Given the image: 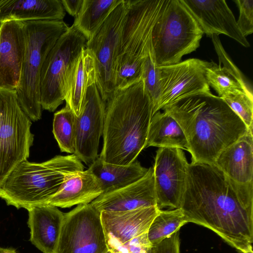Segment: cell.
I'll use <instances>...</instances> for the list:
<instances>
[{
  "label": "cell",
  "mask_w": 253,
  "mask_h": 253,
  "mask_svg": "<svg viewBox=\"0 0 253 253\" xmlns=\"http://www.w3.org/2000/svg\"><path fill=\"white\" fill-rule=\"evenodd\" d=\"M180 208L241 253L253 248V183H238L214 165L189 164Z\"/></svg>",
  "instance_id": "6da1fadb"
},
{
  "label": "cell",
  "mask_w": 253,
  "mask_h": 253,
  "mask_svg": "<svg viewBox=\"0 0 253 253\" xmlns=\"http://www.w3.org/2000/svg\"><path fill=\"white\" fill-rule=\"evenodd\" d=\"M163 110L182 129L193 163L214 165L219 154L249 130L224 100L214 95L188 97Z\"/></svg>",
  "instance_id": "7a4b0ae2"
},
{
  "label": "cell",
  "mask_w": 253,
  "mask_h": 253,
  "mask_svg": "<svg viewBox=\"0 0 253 253\" xmlns=\"http://www.w3.org/2000/svg\"><path fill=\"white\" fill-rule=\"evenodd\" d=\"M152 102L141 80L116 89L106 102L103 147L99 158L127 166L145 148Z\"/></svg>",
  "instance_id": "3957f363"
},
{
  "label": "cell",
  "mask_w": 253,
  "mask_h": 253,
  "mask_svg": "<svg viewBox=\"0 0 253 253\" xmlns=\"http://www.w3.org/2000/svg\"><path fill=\"white\" fill-rule=\"evenodd\" d=\"M84 169L74 154L42 163L23 161L0 185V198L17 209L46 205L70 174Z\"/></svg>",
  "instance_id": "277c9868"
},
{
  "label": "cell",
  "mask_w": 253,
  "mask_h": 253,
  "mask_svg": "<svg viewBox=\"0 0 253 253\" xmlns=\"http://www.w3.org/2000/svg\"><path fill=\"white\" fill-rule=\"evenodd\" d=\"M166 0H127L120 40L116 89L141 80L151 33Z\"/></svg>",
  "instance_id": "5b68a950"
},
{
  "label": "cell",
  "mask_w": 253,
  "mask_h": 253,
  "mask_svg": "<svg viewBox=\"0 0 253 253\" xmlns=\"http://www.w3.org/2000/svg\"><path fill=\"white\" fill-rule=\"evenodd\" d=\"M23 23L26 33V50L20 82L15 90L21 108L35 122L42 117L40 79L42 65L50 50L69 27L63 20Z\"/></svg>",
  "instance_id": "8992f818"
},
{
  "label": "cell",
  "mask_w": 253,
  "mask_h": 253,
  "mask_svg": "<svg viewBox=\"0 0 253 253\" xmlns=\"http://www.w3.org/2000/svg\"><path fill=\"white\" fill-rule=\"evenodd\" d=\"M204 35L181 0H166L152 29L151 42L157 66L178 63L199 47Z\"/></svg>",
  "instance_id": "52a82bcc"
},
{
  "label": "cell",
  "mask_w": 253,
  "mask_h": 253,
  "mask_svg": "<svg viewBox=\"0 0 253 253\" xmlns=\"http://www.w3.org/2000/svg\"><path fill=\"white\" fill-rule=\"evenodd\" d=\"M87 41L72 25L60 37L48 53L40 74L42 109L53 112L65 100L68 77L82 50L86 47Z\"/></svg>",
  "instance_id": "ba28073f"
},
{
  "label": "cell",
  "mask_w": 253,
  "mask_h": 253,
  "mask_svg": "<svg viewBox=\"0 0 253 253\" xmlns=\"http://www.w3.org/2000/svg\"><path fill=\"white\" fill-rule=\"evenodd\" d=\"M31 125L16 90L0 88V185L17 165L29 158L34 141Z\"/></svg>",
  "instance_id": "9c48e42d"
},
{
  "label": "cell",
  "mask_w": 253,
  "mask_h": 253,
  "mask_svg": "<svg viewBox=\"0 0 253 253\" xmlns=\"http://www.w3.org/2000/svg\"><path fill=\"white\" fill-rule=\"evenodd\" d=\"M126 11L127 0H122L86 44L94 56L96 84L105 102L116 90L119 43Z\"/></svg>",
  "instance_id": "30bf717a"
},
{
  "label": "cell",
  "mask_w": 253,
  "mask_h": 253,
  "mask_svg": "<svg viewBox=\"0 0 253 253\" xmlns=\"http://www.w3.org/2000/svg\"><path fill=\"white\" fill-rule=\"evenodd\" d=\"M101 212L90 203L64 213L55 253H108Z\"/></svg>",
  "instance_id": "8fae6325"
},
{
  "label": "cell",
  "mask_w": 253,
  "mask_h": 253,
  "mask_svg": "<svg viewBox=\"0 0 253 253\" xmlns=\"http://www.w3.org/2000/svg\"><path fill=\"white\" fill-rule=\"evenodd\" d=\"M211 63L189 58L176 64L158 66L161 92L156 112L188 97L213 96L206 78V69Z\"/></svg>",
  "instance_id": "7c38bea8"
},
{
  "label": "cell",
  "mask_w": 253,
  "mask_h": 253,
  "mask_svg": "<svg viewBox=\"0 0 253 253\" xmlns=\"http://www.w3.org/2000/svg\"><path fill=\"white\" fill-rule=\"evenodd\" d=\"M189 163L182 149L161 147L153 167L157 206L160 210L180 207L185 190Z\"/></svg>",
  "instance_id": "4fadbf2b"
},
{
  "label": "cell",
  "mask_w": 253,
  "mask_h": 253,
  "mask_svg": "<svg viewBox=\"0 0 253 253\" xmlns=\"http://www.w3.org/2000/svg\"><path fill=\"white\" fill-rule=\"evenodd\" d=\"M106 102L96 83L87 90L80 113L75 117V153L86 164L98 157L99 140L103 134Z\"/></svg>",
  "instance_id": "5bb4252c"
},
{
  "label": "cell",
  "mask_w": 253,
  "mask_h": 253,
  "mask_svg": "<svg viewBox=\"0 0 253 253\" xmlns=\"http://www.w3.org/2000/svg\"><path fill=\"white\" fill-rule=\"evenodd\" d=\"M160 209L156 206L123 211L101 212L108 251L147 232Z\"/></svg>",
  "instance_id": "9a60e30c"
},
{
  "label": "cell",
  "mask_w": 253,
  "mask_h": 253,
  "mask_svg": "<svg viewBox=\"0 0 253 253\" xmlns=\"http://www.w3.org/2000/svg\"><path fill=\"white\" fill-rule=\"evenodd\" d=\"M26 38L22 21L0 24V88L15 90L21 77Z\"/></svg>",
  "instance_id": "2e32d148"
},
{
  "label": "cell",
  "mask_w": 253,
  "mask_h": 253,
  "mask_svg": "<svg viewBox=\"0 0 253 253\" xmlns=\"http://www.w3.org/2000/svg\"><path fill=\"white\" fill-rule=\"evenodd\" d=\"M208 37L225 35L245 47L249 42L239 29L237 21L224 0H181Z\"/></svg>",
  "instance_id": "e0dca14e"
},
{
  "label": "cell",
  "mask_w": 253,
  "mask_h": 253,
  "mask_svg": "<svg viewBox=\"0 0 253 253\" xmlns=\"http://www.w3.org/2000/svg\"><path fill=\"white\" fill-rule=\"evenodd\" d=\"M90 204L100 212L128 211L157 206L153 167L148 168L146 174L137 181L102 194Z\"/></svg>",
  "instance_id": "ac0fdd59"
},
{
  "label": "cell",
  "mask_w": 253,
  "mask_h": 253,
  "mask_svg": "<svg viewBox=\"0 0 253 253\" xmlns=\"http://www.w3.org/2000/svg\"><path fill=\"white\" fill-rule=\"evenodd\" d=\"M211 38L219 64L211 61L206 69V78L210 87L213 88L220 98L239 91L253 96L252 86L225 51L218 36L213 35Z\"/></svg>",
  "instance_id": "d6986e66"
},
{
  "label": "cell",
  "mask_w": 253,
  "mask_h": 253,
  "mask_svg": "<svg viewBox=\"0 0 253 253\" xmlns=\"http://www.w3.org/2000/svg\"><path fill=\"white\" fill-rule=\"evenodd\" d=\"M27 211L30 241L43 253H55L64 213L49 205L35 206Z\"/></svg>",
  "instance_id": "ffe728a7"
},
{
  "label": "cell",
  "mask_w": 253,
  "mask_h": 253,
  "mask_svg": "<svg viewBox=\"0 0 253 253\" xmlns=\"http://www.w3.org/2000/svg\"><path fill=\"white\" fill-rule=\"evenodd\" d=\"M253 131L249 130L219 154L214 165L238 183L245 184L253 181Z\"/></svg>",
  "instance_id": "44dd1931"
},
{
  "label": "cell",
  "mask_w": 253,
  "mask_h": 253,
  "mask_svg": "<svg viewBox=\"0 0 253 253\" xmlns=\"http://www.w3.org/2000/svg\"><path fill=\"white\" fill-rule=\"evenodd\" d=\"M102 193L96 178L87 169L70 174L46 205L66 208L88 204Z\"/></svg>",
  "instance_id": "7402d4cb"
},
{
  "label": "cell",
  "mask_w": 253,
  "mask_h": 253,
  "mask_svg": "<svg viewBox=\"0 0 253 253\" xmlns=\"http://www.w3.org/2000/svg\"><path fill=\"white\" fill-rule=\"evenodd\" d=\"M61 0H0V24L6 21L63 20Z\"/></svg>",
  "instance_id": "603a6c76"
},
{
  "label": "cell",
  "mask_w": 253,
  "mask_h": 253,
  "mask_svg": "<svg viewBox=\"0 0 253 253\" xmlns=\"http://www.w3.org/2000/svg\"><path fill=\"white\" fill-rule=\"evenodd\" d=\"M96 76L94 56L84 48L72 68L65 87L66 106L77 117L80 113L88 87L96 83Z\"/></svg>",
  "instance_id": "cb8c5ba5"
},
{
  "label": "cell",
  "mask_w": 253,
  "mask_h": 253,
  "mask_svg": "<svg viewBox=\"0 0 253 253\" xmlns=\"http://www.w3.org/2000/svg\"><path fill=\"white\" fill-rule=\"evenodd\" d=\"M88 169L95 176L102 190V194L122 188L143 177L148 169L135 160L127 166L107 163L98 157Z\"/></svg>",
  "instance_id": "d4e9b609"
},
{
  "label": "cell",
  "mask_w": 253,
  "mask_h": 253,
  "mask_svg": "<svg viewBox=\"0 0 253 253\" xmlns=\"http://www.w3.org/2000/svg\"><path fill=\"white\" fill-rule=\"evenodd\" d=\"M150 146L189 150L187 140L180 125L169 114L160 111L153 115L150 121L145 148Z\"/></svg>",
  "instance_id": "484cf974"
},
{
  "label": "cell",
  "mask_w": 253,
  "mask_h": 253,
  "mask_svg": "<svg viewBox=\"0 0 253 253\" xmlns=\"http://www.w3.org/2000/svg\"><path fill=\"white\" fill-rule=\"evenodd\" d=\"M122 0H84L74 26L90 40Z\"/></svg>",
  "instance_id": "4316f807"
},
{
  "label": "cell",
  "mask_w": 253,
  "mask_h": 253,
  "mask_svg": "<svg viewBox=\"0 0 253 253\" xmlns=\"http://www.w3.org/2000/svg\"><path fill=\"white\" fill-rule=\"evenodd\" d=\"M187 223L180 208L169 210H160L148 229V239L154 246L174 233Z\"/></svg>",
  "instance_id": "83f0119b"
},
{
  "label": "cell",
  "mask_w": 253,
  "mask_h": 253,
  "mask_svg": "<svg viewBox=\"0 0 253 253\" xmlns=\"http://www.w3.org/2000/svg\"><path fill=\"white\" fill-rule=\"evenodd\" d=\"M75 117L65 106L54 115L53 133L62 152L75 153Z\"/></svg>",
  "instance_id": "f1b7e54d"
},
{
  "label": "cell",
  "mask_w": 253,
  "mask_h": 253,
  "mask_svg": "<svg viewBox=\"0 0 253 253\" xmlns=\"http://www.w3.org/2000/svg\"><path fill=\"white\" fill-rule=\"evenodd\" d=\"M141 79L153 103V116L156 113L160 101L161 86L160 72L156 63L152 43L142 65Z\"/></svg>",
  "instance_id": "f546056e"
},
{
  "label": "cell",
  "mask_w": 253,
  "mask_h": 253,
  "mask_svg": "<svg viewBox=\"0 0 253 253\" xmlns=\"http://www.w3.org/2000/svg\"><path fill=\"white\" fill-rule=\"evenodd\" d=\"M221 98L240 117L248 129L253 131V96L239 91L229 93Z\"/></svg>",
  "instance_id": "4dcf8cb0"
},
{
  "label": "cell",
  "mask_w": 253,
  "mask_h": 253,
  "mask_svg": "<svg viewBox=\"0 0 253 253\" xmlns=\"http://www.w3.org/2000/svg\"><path fill=\"white\" fill-rule=\"evenodd\" d=\"M239 10L237 24L243 36H247L253 32V0H234Z\"/></svg>",
  "instance_id": "1f68e13d"
},
{
  "label": "cell",
  "mask_w": 253,
  "mask_h": 253,
  "mask_svg": "<svg viewBox=\"0 0 253 253\" xmlns=\"http://www.w3.org/2000/svg\"><path fill=\"white\" fill-rule=\"evenodd\" d=\"M148 232V231H147ZM147 232L121 245L109 253H141L152 248Z\"/></svg>",
  "instance_id": "d6a6232c"
},
{
  "label": "cell",
  "mask_w": 253,
  "mask_h": 253,
  "mask_svg": "<svg viewBox=\"0 0 253 253\" xmlns=\"http://www.w3.org/2000/svg\"><path fill=\"white\" fill-rule=\"evenodd\" d=\"M152 253H180L179 231L153 246Z\"/></svg>",
  "instance_id": "836d02e7"
},
{
  "label": "cell",
  "mask_w": 253,
  "mask_h": 253,
  "mask_svg": "<svg viewBox=\"0 0 253 253\" xmlns=\"http://www.w3.org/2000/svg\"><path fill=\"white\" fill-rule=\"evenodd\" d=\"M64 10L70 15L75 17L79 14L84 0H61Z\"/></svg>",
  "instance_id": "e575fe53"
},
{
  "label": "cell",
  "mask_w": 253,
  "mask_h": 253,
  "mask_svg": "<svg viewBox=\"0 0 253 253\" xmlns=\"http://www.w3.org/2000/svg\"><path fill=\"white\" fill-rule=\"evenodd\" d=\"M0 253H18L16 250L13 248H0Z\"/></svg>",
  "instance_id": "d590c367"
},
{
  "label": "cell",
  "mask_w": 253,
  "mask_h": 253,
  "mask_svg": "<svg viewBox=\"0 0 253 253\" xmlns=\"http://www.w3.org/2000/svg\"><path fill=\"white\" fill-rule=\"evenodd\" d=\"M245 253H253V248H250V249L247 250L246 252H245Z\"/></svg>",
  "instance_id": "8d00e7d4"
},
{
  "label": "cell",
  "mask_w": 253,
  "mask_h": 253,
  "mask_svg": "<svg viewBox=\"0 0 253 253\" xmlns=\"http://www.w3.org/2000/svg\"><path fill=\"white\" fill-rule=\"evenodd\" d=\"M141 253H152V248L150 249V250H148V251H146L144 252Z\"/></svg>",
  "instance_id": "74e56055"
},
{
  "label": "cell",
  "mask_w": 253,
  "mask_h": 253,
  "mask_svg": "<svg viewBox=\"0 0 253 253\" xmlns=\"http://www.w3.org/2000/svg\"><path fill=\"white\" fill-rule=\"evenodd\" d=\"M108 253H109V252H108Z\"/></svg>",
  "instance_id": "f35d334b"
}]
</instances>
